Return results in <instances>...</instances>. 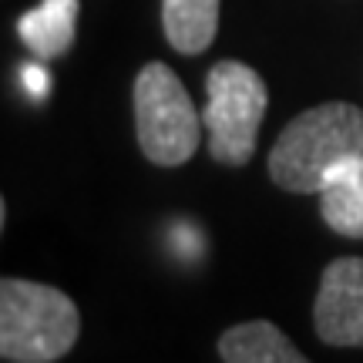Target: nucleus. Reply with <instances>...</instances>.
Wrapping results in <instances>:
<instances>
[{"label": "nucleus", "instance_id": "0eeeda50", "mask_svg": "<svg viewBox=\"0 0 363 363\" xmlns=\"http://www.w3.org/2000/svg\"><path fill=\"white\" fill-rule=\"evenodd\" d=\"M219 357L222 363H310L269 320L229 326L219 337Z\"/></svg>", "mask_w": 363, "mask_h": 363}, {"label": "nucleus", "instance_id": "6e6552de", "mask_svg": "<svg viewBox=\"0 0 363 363\" xmlns=\"http://www.w3.org/2000/svg\"><path fill=\"white\" fill-rule=\"evenodd\" d=\"M78 7V0H40L34 11H27L17 21V34L40 61H54L74 44Z\"/></svg>", "mask_w": 363, "mask_h": 363}, {"label": "nucleus", "instance_id": "f03ea898", "mask_svg": "<svg viewBox=\"0 0 363 363\" xmlns=\"http://www.w3.org/2000/svg\"><path fill=\"white\" fill-rule=\"evenodd\" d=\"M81 316L74 299L48 283H0V353L13 363H51L78 343Z\"/></svg>", "mask_w": 363, "mask_h": 363}, {"label": "nucleus", "instance_id": "423d86ee", "mask_svg": "<svg viewBox=\"0 0 363 363\" xmlns=\"http://www.w3.org/2000/svg\"><path fill=\"white\" fill-rule=\"evenodd\" d=\"M320 216L337 235L363 239V155L343 158L320 189Z\"/></svg>", "mask_w": 363, "mask_h": 363}, {"label": "nucleus", "instance_id": "39448f33", "mask_svg": "<svg viewBox=\"0 0 363 363\" xmlns=\"http://www.w3.org/2000/svg\"><path fill=\"white\" fill-rule=\"evenodd\" d=\"M313 326L330 347H363V259L343 256L323 269Z\"/></svg>", "mask_w": 363, "mask_h": 363}, {"label": "nucleus", "instance_id": "f257e3e1", "mask_svg": "<svg viewBox=\"0 0 363 363\" xmlns=\"http://www.w3.org/2000/svg\"><path fill=\"white\" fill-rule=\"evenodd\" d=\"M363 155V111L326 101L296 115L272 145L269 179L293 195H316L343 158Z\"/></svg>", "mask_w": 363, "mask_h": 363}, {"label": "nucleus", "instance_id": "20e7f679", "mask_svg": "<svg viewBox=\"0 0 363 363\" xmlns=\"http://www.w3.org/2000/svg\"><path fill=\"white\" fill-rule=\"evenodd\" d=\"M208 104L206 121L208 128V155L219 165H246L256 152L259 125L266 115V81L256 74V67L242 61H219L208 71Z\"/></svg>", "mask_w": 363, "mask_h": 363}, {"label": "nucleus", "instance_id": "7ed1b4c3", "mask_svg": "<svg viewBox=\"0 0 363 363\" xmlns=\"http://www.w3.org/2000/svg\"><path fill=\"white\" fill-rule=\"evenodd\" d=\"M135 131L142 155L162 169L185 165L199 148V111L185 84L162 61L145 65L135 78Z\"/></svg>", "mask_w": 363, "mask_h": 363}, {"label": "nucleus", "instance_id": "9d476101", "mask_svg": "<svg viewBox=\"0 0 363 363\" xmlns=\"http://www.w3.org/2000/svg\"><path fill=\"white\" fill-rule=\"evenodd\" d=\"M21 78H24V88L34 94V98H44L48 94V74H44V67L38 65H27L21 71Z\"/></svg>", "mask_w": 363, "mask_h": 363}, {"label": "nucleus", "instance_id": "1a4fd4ad", "mask_svg": "<svg viewBox=\"0 0 363 363\" xmlns=\"http://www.w3.org/2000/svg\"><path fill=\"white\" fill-rule=\"evenodd\" d=\"M162 24L179 54H202L219 30V0H162Z\"/></svg>", "mask_w": 363, "mask_h": 363}]
</instances>
